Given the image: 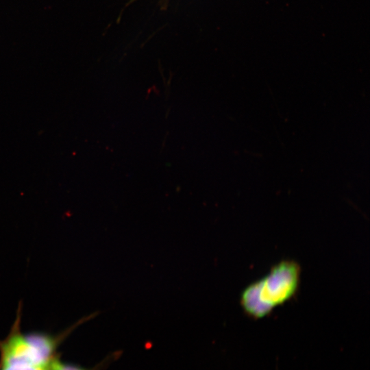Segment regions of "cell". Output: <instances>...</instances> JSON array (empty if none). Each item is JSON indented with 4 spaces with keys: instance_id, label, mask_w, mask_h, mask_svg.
Listing matches in <instances>:
<instances>
[{
    "instance_id": "cell-1",
    "label": "cell",
    "mask_w": 370,
    "mask_h": 370,
    "mask_svg": "<svg viewBox=\"0 0 370 370\" xmlns=\"http://www.w3.org/2000/svg\"><path fill=\"white\" fill-rule=\"evenodd\" d=\"M300 274V267L293 260H285L275 264L266 275L241 293L240 303L244 312L251 318H263L291 300L298 291Z\"/></svg>"
},
{
    "instance_id": "cell-2",
    "label": "cell",
    "mask_w": 370,
    "mask_h": 370,
    "mask_svg": "<svg viewBox=\"0 0 370 370\" xmlns=\"http://www.w3.org/2000/svg\"><path fill=\"white\" fill-rule=\"evenodd\" d=\"M22 301L18 302L15 321L8 336L0 341L1 365L27 363L47 366L63 336L43 332L23 333L21 330Z\"/></svg>"
},
{
    "instance_id": "cell-3",
    "label": "cell",
    "mask_w": 370,
    "mask_h": 370,
    "mask_svg": "<svg viewBox=\"0 0 370 370\" xmlns=\"http://www.w3.org/2000/svg\"><path fill=\"white\" fill-rule=\"evenodd\" d=\"M49 370H97V368L88 369L79 365L60 361L53 358L49 365Z\"/></svg>"
},
{
    "instance_id": "cell-4",
    "label": "cell",
    "mask_w": 370,
    "mask_h": 370,
    "mask_svg": "<svg viewBox=\"0 0 370 370\" xmlns=\"http://www.w3.org/2000/svg\"><path fill=\"white\" fill-rule=\"evenodd\" d=\"M1 370H49V365L42 366L27 363H14L1 365Z\"/></svg>"
}]
</instances>
